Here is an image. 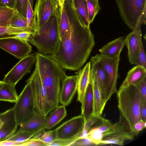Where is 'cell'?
Masks as SVG:
<instances>
[{"label": "cell", "instance_id": "6da1fadb", "mask_svg": "<svg viewBox=\"0 0 146 146\" xmlns=\"http://www.w3.org/2000/svg\"><path fill=\"white\" fill-rule=\"evenodd\" d=\"M63 6L68 23L66 32L60 39L54 53L48 55L64 69L80 70L95 45L90 28L83 24L73 0H64Z\"/></svg>", "mask_w": 146, "mask_h": 146}, {"label": "cell", "instance_id": "7a4b0ae2", "mask_svg": "<svg viewBox=\"0 0 146 146\" xmlns=\"http://www.w3.org/2000/svg\"><path fill=\"white\" fill-rule=\"evenodd\" d=\"M35 64L54 110L59 106L62 82L67 76L63 68L48 55L37 52Z\"/></svg>", "mask_w": 146, "mask_h": 146}, {"label": "cell", "instance_id": "3957f363", "mask_svg": "<svg viewBox=\"0 0 146 146\" xmlns=\"http://www.w3.org/2000/svg\"><path fill=\"white\" fill-rule=\"evenodd\" d=\"M60 18L59 4L53 14L39 30L38 33L31 35L29 42L36 47L38 53L44 55L53 54L59 40V26Z\"/></svg>", "mask_w": 146, "mask_h": 146}, {"label": "cell", "instance_id": "277c9868", "mask_svg": "<svg viewBox=\"0 0 146 146\" xmlns=\"http://www.w3.org/2000/svg\"><path fill=\"white\" fill-rule=\"evenodd\" d=\"M116 93L119 118L134 135L133 126L141 119L140 112V93L135 85L119 88Z\"/></svg>", "mask_w": 146, "mask_h": 146}, {"label": "cell", "instance_id": "5b68a950", "mask_svg": "<svg viewBox=\"0 0 146 146\" xmlns=\"http://www.w3.org/2000/svg\"><path fill=\"white\" fill-rule=\"evenodd\" d=\"M124 23L134 31L145 24L146 0H115Z\"/></svg>", "mask_w": 146, "mask_h": 146}, {"label": "cell", "instance_id": "8992f818", "mask_svg": "<svg viewBox=\"0 0 146 146\" xmlns=\"http://www.w3.org/2000/svg\"><path fill=\"white\" fill-rule=\"evenodd\" d=\"M26 81L31 84L35 110L43 116L46 117L54 109L36 65L31 75Z\"/></svg>", "mask_w": 146, "mask_h": 146}, {"label": "cell", "instance_id": "52a82bcc", "mask_svg": "<svg viewBox=\"0 0 146 146\" xmlns=\"http://www.w3.org/2000/svg\"><path fill=\"white\" fill-rule=\"evenodd\" d=\"M26 83L13 107L18 126L25 122L35 111L31 84L27 81Z\"/></svg>", "mask_w": 146, "mask_h": 146}, {"label": "cell", "instance_id": "ba28073f", "mask_svg": "<svg viewBox=\"0 0 146 146\" xmlns=\"http://www.w3.org/2000/svg\"><path fill=\"white\" fill-rule=\"evenodd\" d=\"M96 56L106 73L107 84L105 102L111 99L113 95L117 92L116 84L118 77V66L120 56L115 58L106 57L97 54Z\"/></svg>", "mask_w": 146, "mask_h": 146}, {"label": "cell", "instance_id": "9c48e42d", "mask_svg": "<svg viewBox=\"0 0 146 146\" xmlns=\"http://www.w3.org/2000/svg\"><path fill=\"white\" fill-rule=\"evenodd\" d=\"M37 53L29 54L21 59L5 75L3 81L15 86L25 75L31 72L36 63Z\"/></svg>", "mask_w": 146, "mask_h": 146}, {"label": "cell", "instance_id": "30bf717a", "mask_svg": "<svg viewBox=\"0 0 146 146\" xmlns=\"http://www.w3.org/2000/svg\"><path fill=\"white\" fill-rule=\"evenodd\" d=\"M84 118L81 115L68 120L56 129V139L70 140L80 137L85 126Z\"/></svg>", "mask_w": 146, "mask_h": 146}, {"label": "cell", "instance_id": "8fae6325", "mask_svg": "<svg viewBox=\"0 0 146 146\" xmlns=\"http://www.w3.org/2000/svg\"><path fill=\"white\" fill-rule=\"evenodd\" d=\"M57 0H36L34 10L33 23L37 34L39 30L53 14L58 5Z\"/></svg>", "mask_w": 146, "mask_h": 146}, {"label": "cell", "instance_id": "7c38bea8", "mask_svg": "<svg viewBox=\"0 0 146 146\" xmlns=\"http://www.w3.org/2000/svg\"><path fill=\"white\" fill-rule=\"evenodd\" d=\"M0 48L16 58L21 59L32 51L28 42L11 36L0 38Z\"/></svg>", "mask_w": 146, "mask_h": 146}, {"label": "cell", "instance_id": "4fadbf2b", "mask_svg": "<svg viewBox=\"0 0 146 146\" xmlns=\"http://www.w3.org/2000/svg\"><path fill=\"white\" fill-rule=\"evenodd\" d=\"M90 62L91 63L90 75L92 80L96 83L102 96L104 105L105 106L107 84L106 73L96 55L92 57Z\"/></svg>", "mask_w": 146, "mask_h": 146}, {"label": "cell", "instance_id": "5bb4252c", "mask_svg": "<svg viewBox=\"0 0 146 146\" xmlns=\"http://www.w3.org/2000/svg\"><path fill=\"white\" fill-rule=\"evenodd\" d=\"M18 126L13 108L0 113V142L15 133Z\"/></svg>", "mask_w": 146, "mask_h": 146}, {"label": "cell", "instance_id": "9a60e30c", "mask_svg": "<svg viewBox=\"0 0 146 146\" xmlns=\"http://www.w3.org/2000/svg\"><path fill=\"white\" fill-rule=\"evenodd\" d=\"M78 75L67 76L62 82L59 95V102L62 105H68L77 91Z\"/></svg>", "mask_w": 146, "mask_h": 146}, {"label": "cell", "instance_id": "2e32d148", "mask_svg": "<svg viewBox=\"0 0 146 146\" xmlns=\"http://www.w3.org/2000/svg\"><path fill=\"white\" fill-rule=\"evenodd\" d=\"M46 117L43 116L35 110L31 116L20 125L17 131H25L34 135L46 129Z\"/></svg>", "mask_w": 146, "mask_h": 146}, {"label": "cell", "instance_id": "e0dca14e", "mask_svg": "<svg viewBox=\"0 0 146 146\" xmlns=\"http://www.w3.org/2000/svg\"><path fill=\"white\" fill-rule=\"evenodd\" d=\"M141 39L140 29L133 31L125 36V44L128 50L129 60L131 64L136 65L137 53Z\"/></svg>", "mask_w": 146, "mask_h": 146}, {"label": "cell", "instance_id": "ac0fdd59", "mask_svg": "<svg viewBox=\"0 0 146 146\" xmlns=\"http://www.w3.org/2000/svg\"><path fill=\"white\" fill-rule=\"evenodd\" d=\"M81 104V115L85 124L94 115L93 81L90 76L89 82Z\"/></svg>", "mask_w": 146, "mask_h": 146}, {"label": "cell", "instance_id": "d6986e66", "mask_svg": "<svg viewBox=\"0 0 146 146\" xmlns=\"http://www.w3.org/2000/svg\"><path fill=\"white\" fill-rule=\"evenodd\" d=\"M125 36L117 38L108 43L99 50L100 54L110 58L120 56L121 52L125 46Z\"/></svg>", "mask_w": 146, "mask_h": 146}, {"label": "cell", "instance_id": "ffe728a7", "mask_svg": "<svg viewBox=\"0 0 146 146\" xmlns=\"http://www.w3.org/2000/svg\"><path fill=\"white\" fill-rule=\"evenodd\" d=\"M134 136L127 128H125L104 137L99 145L115 144L123 145L125 141L132 140Z\"/></svg>", "mask_w": 146, "mask_h": 146}, {"label": "cell", "instance_id": "44dd1931", "mask_svg": "<svg viewBox=\"0 0 146 146\" xmlns=\"http://www.w3.org/2000/svg\"><path fill=\"white\" fill-rule=\"evenodd\" d=\"M113 124L110 120L103 117L98 124L90 129L87 137L93 142L96 145H99L104 134Z\"/></svg>", "mask_w": 146, "mask_h": 146}, {"label": "cell", "instance_id": "7402d4cb", "mask_svg": "<svg viewBox=\"0 0 146 146\" xmlns=\"http://www.w3.org/2000/svg\"><path fill=\"white\" fill-rule=\"evenodd\" d=\"M91 63L90 61L80 70L78 74V82L77 100L82 103L85 91L89 82Z\"/></svg>", "mask_w": 146, "mask_h": 146}, {"label": "cell", "instance_id": "603a6c76", "mask_svg": "<svg viewBox=\"0 0 146 146\" xmlns=\"http://www.w3.org/2000/svg\"><path fill=\"white\" fill-rule=\"evenodd\" d=\"M146 78V68L136 65L127 73L126 77L119 88H122L131 85H135Z\"/></svg>", "mask_w": 146, "mask_h": 146}, {"label": "cell", "instance_id": "cb8c5ba5", "mask_svg": "<svg viewBox=\"0 0 146 146\" xmlns=\"http://www.w3.org/2000/svg\"><path fill=\"white\" fill-rule=\"evenodd\" d=\"M47 117L46 129H50L58 124L67 115L65 106L62 105L54 110Z\"/></svg>", "mask_w": 146, "mask_h": 146}, {"label": "cell", "instance_id": "d4e9b609", "mask_svg": "<svg viewBox=\"0 0 146 146\" xmlns=\"http://www.w3.org/2000/svg\"><path fill=\"white\" fill-rule=\"evenodd\" d=\"M15 86L11 84L4 82L0 87V101L15 103L18 96Z\"/></svg>", "mask_w": 146, "mask_h": 146}, {"label": "cell", "instance_id": "484cf974", "mask_svg": "<svg viewBox=\"0 0 146 146\" xmlns=\"http://www.w3.org/2000/svg\"><path fill=\"white\" fill-rule=\"evenodd\" d=\"M78 13L83 25L90 28L86 0H73Z\"/></svg>", "mask_w": 146, "mask_h": 146}, {"label": "cell", "instance_id": "4316f807", "mask_svg": "<svg viewBox=\"0 0 146 146\" xmlns=\"http://www.w3.org/2000/svg\"><path fill=\"white\" fill-rule=\"evenodd\" d=\"M94 114L96 116H100L105 106L102 96L96 82L93 80Z\"/></svg>", "mask_w": 146, "mask_h": 146}, {"label": "cell", "instance_id": "83f0119b", "mask_svg": "<svg viewBox=\"0 0 146 146\" xmlns=\"http://www.w3.org/2000/svg\"><path fill=\"white\" fill-rule=\"evenodd\" d=\"M28 32L34 34L35 32L28 28H16L11 26L0 25V38L10 37L19 33Z\"/></svg>", "mask_w": 146, "mask_h": 146}, {"label": "cell", "instance_id": "f1b7e54d", "mask_svg": "<svg viewBox=\"0 0 146 146\" xmlns=\"http://www.w3.org/2000/svg\"><path fill=\"white\" fill-rule=\"evenodd\" d=\"M32 137L40 140L45 143L47 146L56 139V129L46 131L43 130L33 136Z\"/></svg>", "mask_w": 146, "mask_h": 146}, {"label": "cell", "instance_id": "f546056e", "mask_svg": "<svg viewBox=\"0 0 146 146\" xmlns=\"http://www.w3.org/2000/svg\"><path fill=\"white\" fill-rule=\"evenodd\" d=\"M99 0H86L90 23H92L100 10Z\"/></svg>", "mask_w": 146, "mask_h": 146}, {"label": "cell", "instance_id": "4dcf8cb0", "mask_svg": "<svg viewBox=\"0 0 146 146\" xmlns=\"http://www.w3.org/2000/svg\"><path fill=\"white\" fill-rule=\"evenodd\" d=\"M16 11L14 9L8 7L0 11V25L10 26L11 21Z\"/></svg>", "mask_w": 146, "mask_h": 146}, {"label": "cell", "instance_id": "1f68e13d", "mask_svg": "<svg viewBox=\"0 0 146 146\" xmlns=\"http://www.w3.org/2000/svg\"><path fill=\"white\" fill-rule=\"evenodd\" d=\"M33 136V135L26 132L17 131L5 140L15 142L18 143L19 146H21L23 143L32 137Z\"/></svg>", "mask_w": 146, "mask_h": 146}, {"label": "cell", "instance_id": "d6a6232c", "mask_svg": "<svg viewBox=\"0 0 146 146\" xmlns=\"http://www.w3.org/2000/svg\"><path fill=\"white\" fill-rule=\"evenodd\" d=\"M10 26L16 28H28L26 18L22 16L16 11L11 21Z\"/></svg>", "mask_w": 146, "mask_h": 146}, {"label": "cell", "instance_id": "836d02e7", "mask_svg": "<svg viewBox=\"0 0 146 146\" xmlns=\"http://www.w3.org/2000/svg\"><path fill=\"white\" fill-rule=\"evenodd\" d=\"M136 65L141 66L146 68V55L142 39L140 41L139 48L137 53Z\"/></svg>", "mask_w": 146, "mask_h": 146}, {"label": "cell", "instance_id": "e575fe53", "mask_svg": "<svg viewBox=\"0 0 146 146\" xmlns=\"http://www.w3.org/2000/svg\"><path fill=\"white\" fill-rule=\"evenodd\" d=\"M29 2V0H15L14 9L22 16L26 17Z\"/></svg>", "mask_w": 146, "mask_h": 146}, {"label": "cell", "instance_id": "d590c367", "mask_svg": "<svg viewBox=\"0 0 146 146\" xmlns=\"http://www.w3.org/2000/svg\"><path fill=\"white\" fill-rule=\"evenodd\" d=\"M95 143L87 137H79L74 141L70 146H96Z\"/></svg>", "mask_w": 146, "mask_h": 146}, {"label": "cell", "instance_id": "8d00e7d4", "mask_svg": "<svg viewBox=\"0 0 146 146\" xmlns=\"http://www.w3.org/2000/svg\"><path fill=\"white\" fill-rule=\"evenodd\" d=\"M34 11L29 1L26 17L27 19V25L28 28L32 29L35 32V33L36 31L34 26Z\"/></svg>", "mask_w": 146, "mask_h": 146}, {"label": "cell", "instance_id": "74e56055", "mask_svg": "<svg viewBox=\"0 0 146 146\" xmlns=\"http://www.w3.org/2000/svg\"><path fill=\"white\" fill-rule=\"evenodd\" d=\"M135 85L138 89L141 97L146 102V78Z\"/></svg>", "mask_w": 146, "mask_h": 146}, {"label": "cell", "instance_id": "f35d334b", "mask_svg": "<svg viewBox=\"0 0 146 146\" xmlns=\"http://www.w3.org/2000/svg\"><path fill=\"white\" fill-rule=\"evenodd\" d=\"M146 127V121L141 120L136 123L133 126L134 135L137 136L139 133Z\"/></svg>", "mask_w": 146, "mask_h": 146}, {"label": "cell", "instance_id": "ab89813d", "mask_svg": "<svg viewBox=\"0 0 146 146\" xmlns=\"http://www.w3.org/2000/svg\"><path fill=\"white\" fill-rule=\"evenodd\" d=\"M21 146H47L43 142L33 138L32 137L23 143Z\"/></svg>", "mask_w": 146, "mask_h": 146}, {"label": "cell", "instance_id": "60d3db41", "mask_svg": "<svg viewBox=\"0 0 146 146\" xmlns=\"http://www.w3.org/2000/svg\"><path fill=\"white\" fill-rule=\"evenodd\" d=\"M76 139L66 140L56 139L48 146H69Z\"/></svg>", "mask_w": 146, "mask_h": 146}, {"label": "cell", "instance_id": "b9f144b4", "mask_svg": "<svg viewBox=\"0 0 146 146\" xmlns=\"http://www.w3.org/2000/svg\"><path fill=\"white\" fill-rule=\"evenodd\" d=\"M140 112L141 120L146 121V102L141 96L140 101Z\"/></svg>", "mask_w": 146, "mask_h": 146}, {"label": "cell", "instance_id": "7bdbcfd3", "mask_svg": "<svg viewBox=\"0 0 146 146\" xmlns=\"http://www.w3.org/2000/svg\"><path fill=\"white\" fill-rule=\"evenodd\" d=\"M33 35V33L31 32H25L13 35V36L29 42V38Z\"/></svg>", "mask_w": 146, "mask_h": 146}, {"label": "cell", "instance_id": "ee69618b", "mask_svg": "<svg viewBox=\"0 0 146 146\" xmlns=\"http://www.w3.org/2000/svg\"><path fill=\"white\" fill-rule=\"evenodd\" d=\"M7 7L14 9L15 0H0Z\"/></svg>", "mask_w": 146, "mask_h": 146}, {"label": "cell", "instance_id": "f6af8a7d", "mask_svg": "<svg viewBox=\"0 0 146 146\" xmlns=\"http://www.w3.org/2000/svg\"><path fill=\"white\" fill-rule=\"evenodd\" d=\"M33 0H29V1L30 4L31 5L32 7L33 8Z\"/></svg>", "mask_w": 146, "mask_h": 146}, {"label": "cell", "instance_id": "bcb514c9", "mask_svg": "<svg viewBox=\"0 0 146 146\" xmlns=\"http://www.w3.org/2000/svg\"><path fill=\"white\" fill-rule=\"evenodd\" d=\"M7 7H7L0 6V11L4 10L5 9H6Z\"/></svg>", "mask_w": 146, "mask_h": 146}, {"label": "cell", "instance_id": "7dc6e473", "mask_svg": "<svg viewBox=\"0 0 146 146\" xmlns=\"http://www.w3.org/2000/svg\"><path fill=\"white\" fill-rule=\"evenodd\" d=\"M0 6L6 7V5L4 4L0 0Z\"/></svg>", "mask_w": 146, "mask_h": 146}, {"label": "cell", "instance_id": "c3c4849f", "mask_svg": "<svg viewBox=\"0 0 146 146\" xmlns=\"http://www.w3.org/2000/svg\"><path fill=\"white\" fill-rule=\"evenodd\" d=\"M4 83V82L3 81H0V87Z\"/></svg>", "mask_w": 146, "mask_h": 146}]
</instances>
